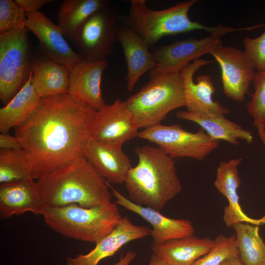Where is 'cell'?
I'll use <instances>...</instances> for the list:
<instances>
[{"mask_svg": "<svg viewBox=\"0 0 265 265\" xmlns=\"http://www.w3.org/2000/svg\"><path fill=\"white\" fill-rule=\"evenodd\" d=\"M220 36L210 35L199 39L189 38L154 49L152 54L157 62V66L149 72V77L181 72L191 61L206 54H210L217 46L222 45Z\"/></svg>", "mask_w": 265, "mask_h": 265, "instance_id": "cell-11", "label": "cell"}, {"mask_svg": "<svg viewBox=\"0 0 265 265\" xmlns=\"http://www.w3.org/2000/svg\"><path fill=\"white\" fill-rule=\"evenodd\" d=\"M176 116L180 119L196 123L214 140L225 141L233 145H238V140L248 143H252L253 140L250 131L226 119L224 115L181 110Z\"/></svg>", "mask_w": 265, "mask_h": 265, "instance_id": "cell-24", "label": "cell"}, {"mask_svg": "<svg viewBox=\"0 0 265 265\" xmlns=\"http://www.w3.org/2000/svg\"><path fill=\"white\" fill-rule=\"evenodd\" d=\"M120 27L115 14L106 5L91 15L80 28L74 42L82 60H107L118 41Z\"/></svg>", "mask_w": 265, "mask_h": 265, "instance_id": "cell-9", "label": "cell"}, {"mask_svg": "<svg viewBox=\"0 0 265 265\" xmlns=\"http://www.w3.org/2000/svg\"><path fill=\"white\" fill-rule=\"evenodd\" d=\"M34 53L26 27L0 35V99L5 105L33 72Z\"/></svg>", "mask_w": 265, "mask_h": 265, "instance_id": "cell-7", "label": "cell"}, {"mask_svg": "<svg viewBox=\"0 0 265 265\" xmlns=\"http://www.w3.org/2000/svg\"><path fill=\"white\" fill-rule=\"evenodd\" d=\"M137 164L125 182L129 199L134 203L158 211L182 190L174 159L158 146H137Z\"/></svg>", "mask_w": 265, "mask_h": 265, "instance_id": "cell-3", "label": "cell"}, {"mask_svg": "<svg viewBox=\"0 0 265 265\" xmlns=\"http://www.w3.org/2000/svg\"><path fill=\"white\" fill-rule=\"evenodd\" d=\"M151 229L132 223L127 216L122 217L116 227L96 244L87 254H79L66 259L67 265H98L103 259L113 256L123 245L150 235Z\"/></svg>", "mask_w": 265, "mask_h": 265, "instance_id": "cell-20", "label": "cell"}, {"mask_svg": "<svg viewBox=\"0 0 265 265\" xmlns=\"http://www.w3.org/2000/svg\"><path fill=\"white\" fill-rule=\"evenodd\" d=\"M26 12L12 0H0V35L26 27Z\"/></svg>", "mask_w": 265, "mask_h": 265, "instance_id": "cell-31", "label": "cell"}, {"mask_svg": "<svg viewBox=\"0 0 265 265\" xmlns=\"http://www.w3.org/2000/svg\"><path fill=\"white\" fill-rule=\"evenodd\" d=\"M96 111L68 93L41 98L15 136L38 179L83 155Z\"/></svg>", "mask_w": 265, "mask_h": 265, "instance_id": "cell-1", "label": "cell"}, {"mask_svg": "<svg viewBox=\"0 0 265 265\" xmlns=\"http://www.w3.org/2000/svg\"><path fill=\"white\" fill-rule=\"evenodd\" d=\"M139 129L125 101L117 99L95 112L90 137L101 142L123 146L137 136Z\"/></svg>", "mask_w": 265, "mask_h": 265, "instance_id": "cell-10", "label": "cell"}, {"mask_svg": "<svg viewBox=\"0 0 265 265\" xmlns=\"http://www.w3.org/2000/svg\"><path fill=\"white\" fill-rule=\"evenodd\" d=\"M125 101L139 129L161 123L171 111L186 106L181 72L150 78L140 90Z\"/></svg>", "mask_w": 265, "mask_h": 265, "instance_id": "cell-6", "label": "cell"}, {"mask_svg": "<svg viewBox=\"0 0 265 265\" xmlns=\"http://www.w3.org/2000/svg\"><path fill=\"white\" fill-rule=\"evenodd\" d=\"M148 265H166L161 259L153 254L152 255Z\"/></svg>", "mask_w": 265, "mask_h": 265, "instance_id": "cell-37", "label": "cell"}, {"mask_svg": "<svg viewBox=\"0 0 265 265\" xmlns=\"http://www.w3.org/2000/svg\"><path fill=\"white\" fill-rule=\"evenodd\" d=\"M242 158L220 162L216 169L214 185L228 201L229 205L224 209L223 220L227 227H233L239 223L253 225H265V215L261 218L255 219L246 215L240 206L237 190L241 184L238 166Z\"/></svg>", "mask_w": 265, "mask_h": 265, "instance_id": "cell-18", "label": "cell"}, {"mask_svg": "<svg viewBox=\"0 0 265 265\" xmlns=\"http://www.w3.org/2000/svg\"><path fill=\"white\" fill-rule=\"evenodd\" d=\"M22 148V146L15 136L7 133H1L0 134V149L3 150H14Z\"/></svg>", "mask_w": 265, "mask_h": 265, "instance_id": "cell-34", "label": "cell"}, {"mask_svg": "<svg viewBox=\"0 0 265 265\" xmlns=\"http://www.w3.org/2000/svg\"><path fill=\"white\" fill-rule=\"evenodd\" d=\"M117 204L87 208L77 204L46 207L42 216L45 224L64 237L96 244L118 224L122 216Z\"/></svg>", "mask_w": 265, "mask_h": 265, "instance_id": "cell-5", "label": "cell"}, {"mask_svg": "<svg viewBox=\"0 0 265 265\" xmlns=\"http://www.w3.org/2000/svg\"><path fill=\"white\" fill-rule=\"evenodd\" d=\"M137 137L155 144L173 159L187 158L198 161L204 160L216 149L220 142L201 128L192 132L178 124L160 123L143 129Z\"/></svg>", "mask_w": 265, "mask_h": 265, "instance_id": "cell-8", "label": "cell"}, {"mask_svg": "<svg viewBox=\"0 0 265 265\" xmlns=\"http://www.w3.org/2000/svg\"><path fill=\"white\" fill-rule=\"evenodd\" d=\"M83 155L109 183L124 184L132 167L122 146L101 142L91 137L84 146Z\"/></svg>", "mask_w": 265, "mask_h": 265, "instance_id": "cell-17", "label": "cell"}, {"mask_svg": "<svg viewBox=\"0 0 265 265\" xmlns=\"http://www.w3.org/2000/svg\"><path fill=\"white\" fill-rule=\"evenodd\" d=\"M136 257L135 253L130 250L115 265H130Z\"/></svg>", "mask_w": 265, "mask_h": 265, "instance_id": "cell-35", "label": "cell"}, {"mask_svg": "<svg viewBox=\"0 0 265 265\" xmlns=\"http://www.w3.org/2000/svg\"><path fill=\"white\" fill-rule=\"evenodd\" d=\"M41 98L33 85V72L20 91L0 109V132L7 133L23 125L38 106Z\"/></svg>", "mask_w": 265, "mask_h": 265, "instance_id": "cell-25", "label": "cell"}, {"mask_svg": "<svg viewBox=\"0 0 265 265\" xmlns=\"http://www.w3.org/2000/svg\"><path fill=\"white\" fill-rule=\"evenodd\" d=\"M257 131L260 138L265 146V130L262 128H259Z\"/></svg>", "mask_w": 265, "mask_h": 265, "instance_id": "cell-38", "label": "cell"}, {"mask_svg": "<svg viewBox=\"0 0 265 265\" xmlns=\"http://www.w3.org/2000/svg\"><path fill=\"white\" fill-rule=\"evenodd\" d=\"M37 182L28 178L0 185V216L7 219L31 212L43 215L46 208Z\"/></svg>", "mask_w": 265, "mask_h": 265, "instance_id": "cell-19", "label": "cell"}, {"mask_svg": "<svg viewBox=\"0 0 265 265\" xmlns=\"http://www.w3.org/2000/svg\"><path fill=\"white\" fill-rule=\"evenodd\" d=\"M214 245V239L192 236L152 245L151 249L166 265H192Z\"/></svg>", "mask_w": 265, "mask_h": 265, "instance_id": "cell-23", "label": "cell"}, {"mask_svg": "<svg viewBox=\"0 0 265 265\" xmlns=\"http://www.w3.org/2000/svg\"><path fill=\"white\" fill-rule=\"evenodd\" d=\"M245 51L254 69L265 71V30L259 37H245L243 41Z\"/></svg>", "mask_w": 265, "mask_h": 265, "instance_id": "cell-32", "label": "cell"}, {"mask_svg": "<svg viewBox=\"0 0 265 265\" xmlns=\"http://www.w3.org/2000/svg\"><path fill=\"white\" fill-rule=\"evenodd\" d=\"M32 71L33 85L41 98L68 93L70 69L49 58L39 46L34 51Z\"/></svg>", "mask_w": 265, "mask_h": 265, "instance_id": "cell-22", "label": "cell"}, {"mask_svg": "<svg viewBox=\"0 0 265 265\" xmlns=\"http://www.w3.org/2000/svg\"><path fill=\"white\" fill-rule=\"evenodd\" d=\"M37 183L46 207L77 204L90 208L111 202L107 182L83 155L41 177Z\"/></svg>", "mask_w": 265, "mask_h": 265, "instance_id": "cell-2", "label": "cell"}, {"mask_svg": "<svg viewBox=\"0 0 265 265\" xmlns=\"http://www.w3.org/2000/svg\"><path fill=\"white\" fill-rule=\"evenodd\" d=\"M106 3L104 0H64L59 6L57 26L65 37L74 43L87 19Z\"/></svg>", "mask_w": 265, "mask_h": 265, "instance_id": "cell-26", "label": "cell"}, {"mask_svg": "<svg viewBox=\"0 0 265 265\" xmlns=\"http://www.w3.org/2000/svg\"><path fill=\"white\" fill-rule=\"evenodd\" d=\"M19 6L26 12L34 13L39 11L47 3L53 1V0H14Z\"/></svg>", "mask_w": 265, "mask_h": 265, "instance_id": "cell-33", "label": "cell"}, {"mask_svg": "<svg viewBox=\"0 0 265 265\" xmlns=\"http://www.w3.org/2000/svg\"><path fill=\"white\" fill-rule=\"evenodd\" d=\"M220 265H244L239 257H231L225 260Z\"/></svg>", "mask_w": 265, "mask_h": 265, "instance_id": "cell-36", "label": "cell"}, {"mask_svg": "<svg viewBox=\"0 0 265 265\" xmlns=\"http://www.w3.org/2000/svg\"><path fill=\"white\" fill-rule=\"evenodd\" d=\"M118 41L127 64V89L132 91L141 77L158 64L146 43L127 26L120 27Z\"/></svg>", "mask_w": 265, "mask_h": 265, "instance_id": "cell-21", "label": "cell"}, {"mask_svg": "<svg viewBox=\"0 0 265 265\" xmlns=\"http://www.w3.org/2000/svg\"><path fill=\"white\" fill-rule=\"evenodd\" d=\"M26 27L36 36L44 53L53 61L71 69L82 60L70 46L63 33L41 11L26 13Z\"/></svg>", "mask_w": 265, "mask_h": 265, "instance_id": "cell-14", "label": "cell"}, {"mask_svg": "<svg viewBox=\"0 0 265 265\" xmlns=\"http://www.w3.org/2000/svg\"><path fill=\"white\" fill-rule=\"evenodd\" d=\"M233 228L243 264L265 265V243L259 234V226L243 222Z\"/></svg>", "mask_w": 265, "mask_h": 265, "instance_id": "cell-27", "label": "cell"}, {"mask_svg": "<svg viewBox=\"0 0 265 265\" xmlns=\"http://www.w3.org/2000/svg\"><path fill=\"white\" fill-rule=\"evenodd\" d=\"M30 177L32 178L31 164L24 149L0 150V184Z\"/></svg>", "mask_w": 265, "mask_h": 265, "instance_id": "cell-28", "label": "cell"}, {"mask_svg": "<svg viewBox=\"0 0 265 265\" xmlns=\"http://www.w3.org/2000/svg\"><path fill=\"white\" fill-rule=\"evenodd\" d=\"M196 0H186L165 9L150 8L145 0H131L129 14L125 18V26L133 30L149 48L165 36L196 30L208 31L221 36L237 31L228 26H208L191 21L188 11Z\"/></svg>", "mask_w": 265, "mask_h": 265, "instance_id": "cell-4", "label": "cell"}, {"mask_svg": "<svg viewBox=\"0 0 265 265\" xmlns=\"http://www.w3.org/2000/svg\"><path fill=\"white\" fill-rule=\"evenodd\" d=\"M212 62L203 58L197 59L184 67L181 71L185 88L187 111L224 115L230 113L228 108L212 99L215 92L213 83L210 76L200 75L193 80L195 73L201 67Z\"/></svg>", "mask_w": 265, "mask_h": 265, "instance_id": "cell-16", "label": "cell"}, {"mask_svg": "<svg viewBox=\"0 0 265 265\" xmlns=\"http://www.w3.org/2000/svg\"><path fill=\"white\" fill-rule=\"evenodd\" d=\"M108 64V60L77 63L70 69L68 93L93 110H100L106 105L101 81Z\"/></svg>", "mask_w": 265, "mask_h": 265, "instance_id": "cell-15", "label": "cell"}, {"mask_svg": "<svg viewBox=\"0 0 265 265\" xmlns=\"http://www.w3.org/2000/svg\"><path fill=\"white\" fill-rule=\"evenodd\" d=\"M254 92L246 104V109L257 129L265 130V71L255 73L253 80Z\"/></svg>", "mask_w": 265, "mask_h": 265, "instance_id": "cell-30", "label": "cell"}, {"mask_svg": "<svg viewBox=\"0 0 265 265\" xmlns=\"http://www.w3.org/2000/svg\"><path fill=\"white\" fill-rule=\"evenodd\" d=\"M107 184L116 198L115 203L136 213L152 225L150 235L153 238L152 245L194 236L195 229L189 220L169 218L157 210L136 204L113 188L110 183Z\"/></svg>", "mask_w": 265, "mask_h": 265, "instance_id": "cell-13", "label": "cell"}, {"mask_svg": "<svg viewBox=\"0 0 265 265\" xmlns=\"http://www.w3.org/2000/svg\"><path fill=\"white\" fill-rule=\"evenodd\" d=\"M211 54L220 67L224 93L234 101L243 102L255 74L245 53L222 44Z\"/></svg>", "mask_w": 265, "mask_h": 265, "instance_id": "cell-12", "label": "cell"}, {"mask_svg": "<svg viewBox=\"0 0 265 265\" xmlns=\"http://www.w3.org/2000/svg\"><path fill=\"white\" fill-rule=\"evenodd\" d=\"M234 257H239L236 235L226 237L219 235L210 251L192 265H220L226 259Z\"/></svg>", "mask_w": 265, "mask_h": 265, "instance_id": "cell-29", "label": "cell"}]
</instances>
